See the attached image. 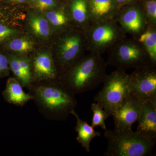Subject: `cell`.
I'll return each mask as SVG.
<instances>
[{
    "label": "cell",
    "mask_w": 156,
    "mask_h": 156,
    "mask_svg": "<svg viewBox=\"0 0 156 156\" xmlns=\"http://www.w3.org/2000/svg\"><path fill=\"white\" fill-rule=\"evenodd\" d=\"M6 47L11 51L19 53H27L32 51L34 48V42L26 37H18L10 40Z\"/></svg>",
    "instance_id": "obj_20"
},
{
    "label": "cell",
    "mask_w": 156,
    "mask_h": 156,
    "mask_svg": "<svg viewBox=\"0 0 156 156\" xmlns=\"http://www.w3.org/2000/svg\"><path fill=\"white\" fill-rule=\"evenodd\" d=\"M27 89L39 112L49 120L66 121L77 105L75 95L59 80L33 83Z\"/></svg>",
    "instance_id": "obj_1"
},
{
    "label": "cell",
    "mask_w": 156,
    "mask_h": 156,
    "mask_svg": "<svg viewBox=\"0 0 156 156\" xmlns=\"http://www.w3.org/2000/svg\"><path fill=\"white\" fill-rule=\"evenodd\" d=\"M107 65L125 71L151 64L145 48L136 38L126 37L115 44L108 51Z\"/></svg>",
    "instance_id": "obj_4"
},
{
    "label": "cell",
    "mask_w": 156,
    "mask_h": 156,
    "mask_svg": "<svg viewBox=\"0 0 156 156\" xmlns=\"http://www.w3.org/2000/svg\"><path fill=\"white\" fill-rule=\"evenodd\" d=\"M92 24L115 19L119 11L115 0H88Z\"/></svg>",
    "instance_id": "obj_13"
},
{
    "label": "cell",
    "mask_w": 156,
    "mask_h": 156,
    "mask_svg": "<svg viewBox=\"0 0 156 156\" xmlns=\"http://www.w3.org/2000/svg\"><path fill=\"white\" fill-rule=\"evenodd\" d=\"M36 6L41 10L51 9L56 5L54 0H37Z\"/></svg>",
    "instance_id": "obj_27"
},
{
    "label": "cell",
    "mask_w": 156,
    "mask_h": 156,
    "mask_svg": "<svg viewBox=\"0 0 156 156\" xmlns=\"http://www.w3.org/2000/svg\"><path fill=\"white\" fill-rule=\"evenodd\" d=\"M107 66L101 55L89 53L74 62L62 74L59 80L74 95L87 92L103 83L107 75Z\"/></svg>",
    "instance_id": "obj_2"
},
{
    "label": "cell",
    "mask_w": 156,
    "mask_h": 156,
    "mask_svg": "<svg viewBox=\"0 0 156 156\" xmlns=\"http://www.w3.org/2000/svg\"><path fill=\"white\" fill-rule=\"evenodd\" d=\"M19 33L17 30L0 23V44L12 39Z\"/></svg>",
    "instance_id": "obj_25"
},
{
    "label": "cell",
    "mask_w": 156,
    "mask_h": 156,
    "mask_svg": "<svg viewBox=\"0 0 156 156\" xmlns=\"http://www.w3.org/2000/svg\"><path fill=\"white\" fill-rule=\"evenodd\" d=\"M151 64L135 69L129 75L131 94L142 102L156 98V68Z\"/></svg>",
    "instance_id": "obj_8"
},
{
    "label": "cell",
    "mask_w": 156,
    "mask_h": 156,
    "mask_svg": "<svg viewBox=\"0 0 156 156\" xmlns=\"http://www.w3.org/2000/svg\"><path fill=\"white\" fill-rule=\"evenodd\" d=\"M142 104L141 101L130 93L112 115L115 129L122 130L131 128L132 125L138 120Z\"/></svg>",
    "instance_id": "obj_10"
},
{
    "label": "cell",
    "mask_w": 156,
    "mask_h": 156,
    "mask_svg": "<svg viewBox=\"0 0 156 156\" xmlns=\"http://www.w3.org/2000/svg\"><path fill=\"white\" fill-rule=\"evenodd\" d=\"M136 132L156 140V98L143 101Z\"/></svg>",
    "instance_id": "obj_12"
},
{
    "label": "cell",
    "mask_w": 156,
    "mask_h": 156,
    "mask_svg": "<svg viewBox=\"0 0 156 156\" xmlns=\"http://www.w3.org/2000/svg\"><path fill=\"white\" fill-rule=\"evenodd\" d=\"M91 110L93 112L92 126L94 128L100 127L103 129H107L105 121L108 118L106 112L98 103H93L91 105Z\"/></svg>",
    "instance_id": "obj_21"
},
{
    "label": "cell",
    "mask_w": 156,
    "mask_h": 156,
    "mask_svg": "<svg viewBox=\"0 0 156 156\" xmlns=\"http://www.w3.org/2000/svg\"><path fill=\"white\" fill-rule=\"evenodd\" d=\"M17 60L26 78L29 83H32L31 66L30 59L24 56H17Z\"/></svg>",
    "instance_id": "obj_24"
},
{
    "label": "cell",
    "mask_w": 156,
    "mask_h": 156,
    "mask_svg": "<svg viewBox=\"0 0 156 156\" xmlns=\"http://www.w3.org/2000/svg\"><path fill=\"white\" fill-rule=\"evenodd\" d=\"M126 33L137 38L147 27V17L144 6L130 5L120 9L115 18Z\"/></svg>",
    "instance_id": "obj_9"
},
{
    "label": "cell",
    "mask_w": 156,
    "mask_h": 156,
    "mask_svg": "<svg viewBox=\"0 0 156 156\" xmlns=\"http://www.w3.org/2000/svg\"><path fill=\"white\" fill-rule=\"evenodd\" d=\"M1 15V14H0ZM0 18H1V16H0Z\"/></svg>",
    "instance_id": "obj_31"
},
{
    "label": "cell",
    "mask_w": 156,
    "mask_h": 156,
    "mask_svg": "<svg viewBox=\"0 0 156 156\" xmlns=\"http://www.w3.org/2000/svg\"><path fill=\"white\" fill-rule=\"evenodd\" d=\"M69 14L71 19L83 31L92 24L88 0H73Z\"/></svg>",
    "instance_id": "obj_15"
},
{
    "label": "cell",
    "mask_w": 156,
    "mask_h": 156,
    "mask_svg": "<svg viewBox=\"0 0 156 156\" xmlns=\"http://www.w3.org/2000/svg\"><path fill=\"white\" fill-rule=\"evenodd\" d=\"M136 0H115L117 5L119 9L125 5H128L129 3L133 2Z\"/></svg>",
    "instance_id": "obj_28"
},
{
    "label": "cell",
    "mask_w": 156,
    "mask_h": 156,
    "mask_svg": "<svg viewBox=\"0 0 156 156\" xmlns=\"http://www.w3.org/2000/svg\"><path fill=\"white\" fill-rule=\"evenodd\" d=\"M30 27L36 35L40 37H48L50 35L49 21L42 14H30L29 15Z\"/></svg>",
    "instance_id": "obj_18"
},
{
    "label": "cell",
    "mask_w": 156,
    "mask_h": 156,
    "mask_svg": "<svg viewBox=\"0 0 156 156\" xmlns=\"http://www.w3.org/2000/svg\"><path fill=\"white\" fill-rule=\"evenodd\" d=\"M108 145L104 156H145L151 153L156 140L147 138L131 128L105 130Z\"/></svg>",
    "instance_id": "obj_3"
},
{
    "label": "cell",
    "mask_w": 156,
    "mask_h": 156,
    "mask_svg": "<svg viewBox=\"0 0 156 156\" xmlns=\"http://www.w3.org/2000/svg\"><path fill=\"white\" fill-rule=\"evenodd\" d=\"M71 114L75 117L76 125L75 130L77 133L76 140L85 148L87 152L90 151V145L91 140L97 136H100L101 134L96 131L92 126H90L87 121L81 119L75 110L71 112Z\"/></svg>",
    "instance_id": "obj_16"
},
{
    "label": "cell",
    "mask_w": 156,
    "mask_h": 156,
    "mask_svg": "<svg viewBox=\"0 0 156 156\" xmlns=\"http://www.w3.org/2000/svg\"><path fill=\"white\" fill-rule=\"evenodd\" d=\"M10 70L8 57L0 53V77L9 76Z\"/></svg>",
    "instance_id": "obj_26"
},
{
    "label": "cell",
    "mask_w": 156,
    "mask_h": 156,
    "mask_svg": "<svg viewBox=\"0 0 156 156\" xmlns=\"http://www.w3.org/2000/svg\"><path fill=\"white\" fill-rule=\"evenodd\" d=\"M32 83L59 80V73L51 53L42 52L30 59Z\"/></svg>",
    "instance_id": "obj_11"
},
{
    "label": "cell",
    "mask_w": 156,
    "mask_h": 156,
    "mask_svg": "<svg viewBox=\"0 0 156 156\" xmlns=\"http://www.w3.org/2000/svg\"><path fill=\"white\" fill-rule=\"evenodd\" d=\"M65 32L58 39L54 58L59 78L87 50V39L83 31L69 30Z\"/></svg>",
    "instance_id": "obj_7"
},
{
    "label": "cell",
    "mask_w": 156,
    "mask_h": 156,
    "mask_svg": "<svg viewBox=\"0 0 156 156\" xmlns=\"http://www.w3.org/2000/svg\"><path fill=\"white\" fill-rule=\"evenodd\" d=\"M31 1H33V2H36L37 0H31Z\"/></svg>",
    "instance_id": "obj_30"
},
{
    "label": "cell",
    "mask_w": 156,
    "mask_h": 156,
    "mask_svg": "<svg viewBox=\"0 0 156 156\" xmlns=\"http://www.w3.org/2000/svg\"><path fill=\"white\" fill-rule=\"evenodd\" d=\"M11 2H14L17 3H23L26 1V0H9Z\"/></svg>",
    "instance_id": "obj_29"
},
{
    "label": "cell",
    "mask_w": 156,
    "mask_h": 156,
    "mask_svg": "<svg viewBox=\"0 0 156 156\" xmlns=\"http://www.w3.org/2000/svg\"><path fill=\"white\" fill-rule=\"evenodd\" d=\"M136 39L145 48L151 64L156 66V25L148 24L144 31Z\"/></svg>",
    "instance_id": "obj_17"
},
{
    "label": "cell",
    "mask_w": 156,
    "mask_h": 156,
    "mask_svg": "<svg viewBox=\"0 0 156 156\" xmlns=\"http://www.w3.org/2000/svg\"><path fill=\"white\" fill-rule=\"evenodd\" d=\"M46 16L52 25L59 28L68 26L71 19L69 14L61 9L49 11L46 13Z\"/></svg>",
    "instance_id": "obj_19"
},
{
    "label": "cell",
    "mask_w": 156,
    "mask_h": 156,
    "mask_svg": "<svg viewBox=\"0 0 156 156\" xmlns=\"http://www.w3.org/2000/svg\"><path fill=\"white\" fill-rule=\"evenodd\" d=\"M129 79V75L126 72L116 70L106 76L102 89L94 98L95 102L103 108L108 117L130 95Z\"/></svg>",
    "instance_id": "obj_5"
},
{
    "label": "cell",
    "mask_w": 156,
    "mask_h": 156,
    "mask_svg": "<svg viewBox=\"0 0 156 156\" xmlns=\"http://www.w3.org/2000/svg\"><path fill=\"white\" fill-rule=\"evenodd\" d=\"M84 32L87 51L101 55L127 37L115 19L93 23Z\"/></svg>",
    "instance_id": "obj_6"
},
{
    "label": "cell",
    "mask_w": 156,
    "mask_h": 156,
    "mask_svg": "<svg viewBox=\"0 0 156 156\" xmlns=\"http://www.w3.org/2000/svg\"><path fill=\"white\" fill-rule=\"evenodd\" d=\"M7 57L9 60L10 69L14 74L15 78L20 82L23 87L27 88L30 86V84L20 66L17 55L10 54Z\"/></svg>",
    "instance_id": "obj_22"
},
{
    "label": "cell",
    "mask_w": 156,
    "mask_h": 156,
    "mask_svg": "<svg viewBox=\"0 0 156 156\" xmlns=\"http://www.w3.org/2000/svg\"><path fill=\"white\" fill-rule=\"evenodd\" d=\"M144 6L148 24L156 25V0H146Z\"/></svg>",
    "instance_id": "obj_23"
},
{
    "label": "cell",
    "mask_w": 156,
    "mask_h": 156,
    "mask_svg": "<svg viewBox=\"0 0 156 156\" xmlns=\"http://www.w3.org/2000/svg\"><path fill=\"white\" fill-rule=\"evenodd\" d=\"M23 87L16 78H9L3 92V96L6 101L11 104L21 107L32 100V96L29 93H26Z\"/></svg>",
    "instance_id": "obj_14"
}]
</instances>
